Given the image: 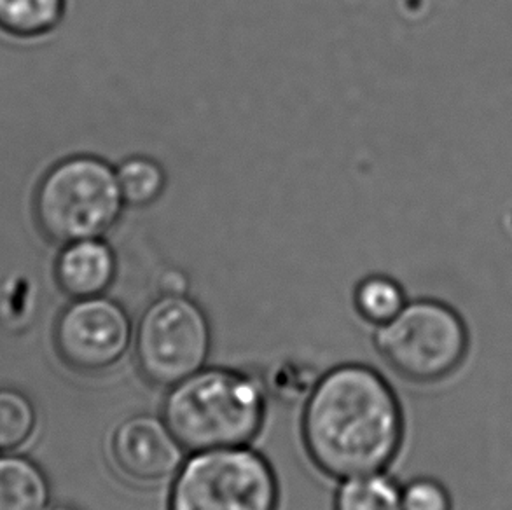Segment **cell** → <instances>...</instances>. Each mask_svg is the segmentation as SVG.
Returning a JSON list of instances; mask_svg holds the SVG:
<instances>
[{
    "label": "cell",
    "instance_id": "9a60e30c",
    "mask_svg": "<svg viewBox=\"0 0 512 510\" xmlns=\"http://www.w3.org/2000/svg\"><path fill=\"white\" fill-rule=\"evenodd\" d=\"M34 402L16 388H0V453L21 448L34 434Z\"/></svg>",
    "mask_w": 512,
    "mask_h": 510
},
{
    "label": "cell",
    "instance_id": "2e32d148",
    "mask_svg": "<svg viewBox=\"0 0 512 510\" xmlns=\"http://www.w3.org/2000/svg\"><path fill=\"white\" fill-rule=\"evenodd\" d=\"M402 510H453V498L437 479L416 477L402 486Z\"/></svg>",
    "mask_w": 512,
    "mask_h": 510
},
{
    "label": "cell",
    "instance_id": "ba28073f",
    "mask_svg": "<svg viewBox=\"0 0 512 510\" xmlns=\"http://www.w3.org/2000/svg\"><path fill=\"white\" fill-rule=\"evenodd\" d=\"M184 451L167 421L153 414L130 416L112 434V460L137 483H161L175 476L184 463Z\"/></svg>",
    "mask_w": 512,
    "mask_h": 510
},
{
    "label": "cell",
    "instance_id": "277c9868",
    "mask_svg": "<svg viewBox=\"0 0 512 510\" xmlns=\"http://www.w3.org/2000/svg\"><path fill=\"white\" fill-rule=\"evenodd\" d=\"M374 345L404 380L430 385L457 373L467 359L471 336L453 306L437 299H416L376 329Z\"/></svg>",
    "mask_w": 512,
    "mask_h": 510
},
{
    "label": "cell",
    "instance_id": "7a4b0ae2",
    "mask_svg": "<svg viewBox=\"0 0 512 510\" xmlns=\"http://www.w3.org/2000/svg\"><path fill=\"white\" fill-rule=\"evenodd\" d=\"M266 397V385L252 374L203 367L170 386L163 420L191 453L249 446L266 420Z\"/></svg>",
    "mask_w": 512,
    "mask_h": 510
},
{
    "label": "cell",
    "instance_id": "e0dca14e",
    "mask_svg": "<svg viewBox=\"0 0 512 510\" xmlns=\"http://www.w3.org/2000/svg\"><path fill=\"white\" fill-rule=\"evenodd\" d=\"M161 294L165 296H186L189 280L184 273L180 271H167L160 278Z\"/></svg>",
    "mask_w": 512,
    "mask_h": 510
},
{
    "label": "cell",
    "instance_id": "5b68a950",
    "mask_svg": "<svg viewBox=\"0 0 512 510\" xmlns=\"http://www.w3.org/2000/svg\"><path fill=\"white\" fill-rule=\"evenodd\" d=\"M278 479L250 446L198 451L173 476L168 510H277Z\"/></svg>",
    "mask_w": 512,
    "mask_h": 510
},
{
    "label": "cell",
    "instance_id": "8992f818",
    "mask_svg": "<svg viewBox=\"0 0 512 510\" xmlns=\"http://www.w3.org/2000/svg\"><path fill=\"white\" fill-rule=\"evenodd\" d=\"M210 348L207 315L187 296L161 294L140 317L135 359L153 385L170 388L198 373L207 366Z\"/></svg>",
    "mask_w": 512,
    "mask_h": 510
},
{
    "label": "cell",
    "instance_id": "4fadbf2b",
    "mask_svg": "<svg viewBox=\"0 0 512 510\" xmlns=\"http://www.w3.org/2000/svg\"><path fill=\"white\" fill-rule=\"evenodd\" d=\"M119 193L125 205L144 208L160 200L167 177L160 163L144 156L128 158L116 168Z\"/></svg>",
    "mask_w": 512,
    "mask_h": 510
},
{
    "label": "cell",
    "instance_id": "3957f363",
    "mask_svg": "<svg viewBox=\"0 0 512 510\" xmlns=\"http://www.w3.org/2000/svg\"><path fill=\"white\" fill-rule=\"evenodd\" d=\"M116 170L104 159L77 154L58 161L35 187L37 228L56 245L102 238L123 214Z\"/></svg>",
    "mask_w": 512,
    "mask_h": 510
},
{
    "label": "cell",
    "instance_id": "8fae6325",
    "mask_svg": "<svg viewBox=\"0 0 512 510\" xmlns=\"http://www.w3.org/2000/svg\"><path fill=\"white\" fill-rule=\"evenodd\" d=\"M67 0H0V32L13 39L34 41L60 27Z\"/></svg>",
    "mask_w": 512,
    "mask_h": 510
},
{
    "label": "cell",
    "instance_id": "6da1fadb",
    "mask_svg": "<svg viewBox=\"0 0 512 510\" xmlns=\"http://www.w3.org/2000/svg\"><path fill=\"white\" fill-rule=\"evenodd\" d=\"M301 434L306 453L326 476L345 481L383 472L404 441L401 400L373 367H334L308 393Z\"/></svg>",
    "mask_w": 512,
    "mask_h": 510
},
{
    "label": "cell",
    "instance_id": "7c38bea8",
    "mask_svg": "<svg viewBox=\"0 0 512 510\" xmlns=\"http://www.w3.org/2000/svg\"><path fill=\"white\" fill-rule=\"evenodd\" d=\"M334 510H402V486L385 470L350 477L336 491Z\"/></svg>",
    "mask_w": 512,
    "mask_h": 510
},
{
    "label": "cell",
    "instance_id": "5bb4252c",
    "mask_svg": "<svg viewBox=\"0 0 512 510\" xmlns=\"http://www.w3.org/2000/svg\"><path fill=\"white\" fill-rule=\"evenodd\" d=\"M355 308L369 324L385 325L408 304L404 289L390 276H367L355 290Z\"/></svg>",
    "mask_w": 512,
    "mask_h": 510
},
{
    "label": "cell",
    "instance_id": "ac0fdd59",
    "mask_svg": "<svg viewBox=\"0 0 512 510\" xmlns=\"http://www.w3.org/2000/svg\"><path fill=\"white\" fill-rule=\"evenodd\" d=\"M48 510H79L76 509V507H70V505H56V507H53V509Z\"/></svg>",
    "mask_w": 512,
    "mask_h": 510
},
{
    "label": "cell",
    "instance_id": "9c48e42d",
    "mask_svg": "<svg viewBox=\"0 0 512 510\" xmlns=\"http://www.w3.org/2000/svg\"><path fill=\"white\" fill-rule=\"evenodd\" d=\"M114 278L116 255L102 238L65 243L56 255V283L72 299L104 296Z\"/></svg>",
    "mask_w": 512,
    "mask_h": 510
},
{
    "label": "cell",
    "instance_id": "52a82bcc",
    "mask_svg": "<svg viewBox=\"0 0 512 510\" xmlns=\"http://www.w3.org/2000/svg\"><path fill=\"white\" fill-rule=\"evenodd\" d=\"M132 320L125 308L105 296L74 299L56 320L58 357L77 373L107 371L125 359L132 345Z\"/></svg>",
    "mask_w": 512,
    "mask_h": 510
},
{
    "label": "cell",
    "instance_id": "30bf717a",
    "mask_svg": "<svg viewBox=\"0 0 512 510\" xmlns=\"http://www.w3.org/2000/svg\"><path fill=\"white\" fill-rule=\"evenodd\" d=\"M51 488L37 463L0 455V510H48Z\"/></svg>",
    "mask_w": 512,
    "mask_h": 510
}]
</instances>
